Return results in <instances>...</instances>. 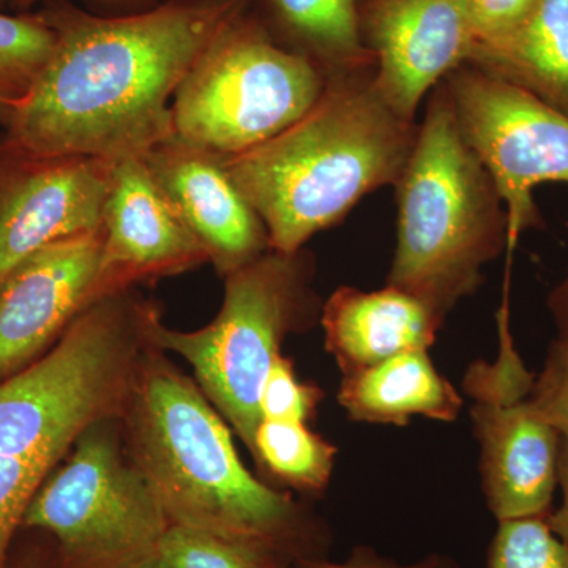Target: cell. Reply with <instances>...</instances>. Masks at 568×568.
<instances>
[{
	"label": "cell",
	"instance_id": "1",
	"mask_svg": "<svg viewBox=\"0 0 568 568\" xmlns=\"http://www.w3.org/2000/svg\"><path fill=\"white\" fill-rule=\"evenodd\" d=\"M245 6L166 0L138 13L100 14L71 0H44L39 11L58 43L0 149L115 163L171 140L175 91Z\"/></svg>",
	"mask_w": 568,
	"mask_h": 568
},
{
	"label": "cell",
	"instance_id": "2",
	"mask_svg": "<svg viewBox=\"0 0 568 568\" xmlns=\"http://www.w3.org/2000/svg\"><path fill=\"white\" fill-rule=\"evenodd\" d=\"M417 130L386 102L368 67L327 78L298 121L250 151L223 156V164L264 223L271 250L293 254L366 194L395 186Z\"/></svg>",
	"mask_w": 568,
	"mask_h": 568
},
{
	"label": "cell",
	"instance_id": "3",
	"mask_svg": "<svg viewBox=\"0 0 568 568\" xmlns=\"http://www.w3.org/2000/svg\"><path fill=\"white\" fill-rule=\"evenodd\" d=\"M132 417L136 467L171 525L265 545L287 558L304 551L301 507L248 473L192 381L162 361L145 366Z\"/></svg>",
	"mask_w": 568,
	"mask_h": 568
},
{
	"label": "cell",
	"instance_id": "4",
	"mask_svg": "<svg viewBox=\"0 0 568 568\" xmlns=\"http://www.w3.org/2000/svg\"><path fill=\"white\" fill-rule=\"evenodd\" d=\"M396 248L387 275L446 320L508 248L506 204L467 144L446 85L428 97L416 144L395 185Z\"/></svg>",
	"mask_w": 568,
	"mask_h": 568
},
{
	"label": "cell",
	"instance_id": "5",
	"mask_svg": "<svg viewBox=\"0 0 568 568\" xmlns=\"http://www.w3.org/2000/svg\"><path fill=\"white\" fill-rule=\"evenodd\" d=\"M224 278L222 310L201 331H171L149 306L142 308L141 331L193 366L207 399L253 454L265 377L284 338L313 317L321 320L323 305L312 290L313 261L304 250H268Z\"/></svg>",
	"mask_w": 568,
	"mask_h": 568
},
{
	"label": "cell",
	"instance_id": "6",
	"mask_svg": "<svg viewBox=\"0 0 568 568\" xmlns=\"http://www.w3.org/2000/svg\"><path fill=\"white\" fill-rule=\"evenodd\" d=\"M144 306L103 295L39 362L0 381V455H62L125 392Z\"/></svg>",
	"mask_w": 568,
	"mask_h": 568
},
{
	"label": "cell",
	"instance_id": "7",
	"mask_svg": "<svg viewBox=\"0 0 568 568\" xmlns=\"http://www.w3.org/2000/svg\"><path fill=\"white\" fill-rule=\"evenodd\" d=\"M325 82L312 62L278 47L245 6L175 91L174 138L220 156L239 155L298 121Z\"/></svg>",
	"mask_w": 568,
	"mask_h": 568
},
{
	"label": "cell",
	"instance_id": "8",
	"mask_svg": "<svg viewBox=\"0 0 568 568\" xmlns=\"http://www.w3.org/2000/svg\"><path fill=\"white\" fill-rule=\"evenodd\" d=\"M22 525L58 538L69 568H126L155 555L171 523L136 465L102 422L36 493Z\"/></svg>",
	"mask_w": 568,
	"mask_h": 568
},
{
	"label": "cell",
	"instance_id": "9",
	"mask_svg": "<svg viewBox=\"0 0 568 568\" xmlns=\"http://www.w3.org/2000/svg\"><path fill=\"white\" fill-rule=\"evenodd\" d=\"M499 355L467 369L465 392L480 447L481 488L497 523L548 517L558 488L562 436L530 405L536 375L526 368L510 332L508 306L497 313Z\"/></svg>",
	"mask_w": 568,
	"mask_h": 568
},
{
	"label": "cell",
	"instance_id": "10",
	"mask_svg": "<svg viewBox=\"0 0 568 568\" xmlns=\"http://www.w3.org/2000/svg\"><path fill=\"white\" fill-rule=\"evenodd\" d=\"M443 84L463 136L506 204L511 253L526 231L545 226L534 197L537 186L568 185V115L467 63L448 73Z\"/></svg>",
	"mask_w": 568,
	"mask_h": 568
},
{
	"label": "cell",
	"instance_id": "11",
	"mask_svg": "<svg viewBox=\"0 0 568 568\" xmlns=\"http://www.w3.org/2000/svg\"><path fill=\"white\" fill-rule=\"evenodd\" d=\"M114 163L0 149V286L44 246L103 227Z\"/></svg>",
	"mask_w": 568,
	"mask_h": 568
},
{
	"label": "cell",
	"instance_id": "12",
	"mask_svg": "<svg viewBox=\"0 0 568 568\" xmlns=\"http://www.w3.org/2000/svg\"><path fill=\"white\" fill-rule=\"evenodd\" d=\"M361 36L377 89L407 121L476 44L466 0H362Z\"/></svg>",
	"mask_w": 568,
	"mask_h": 568
},
{
	"label": "cell",
	"instance_id": "13",
	"mask_svg": "<svg viewBox=\"0 0 568 568\" xmlns=\"http://www.w3.org/2000/svg\"><path fill=\"white\" fill-rule=\"evenodd\" d=\"M209 261L181 213L153 178L144 156L112 168L103 207V244L95 301L121 293L130 283L179 274Z\"/></svg>",
	"mask_w": 568,
	"mask_h": 568
},
{
	"label": "cell",
	"instance_id": "14",
	"mask_svg": "<svg viewBox=\"0 0 568 568\" xmlns=\"http://www.w3.org/2000/svg\"><path fill=\"white\" fill-rule=\"evenodd\" d=\"M103 227L44 246L0 286V381L20 372L95 302Z\"/></svg>",
	"mask_w": 568,
	"mask_h": 568
},
{
	"label": "cell",
	"instance_id": "15",
	"mask_svg": "<svg viewBox=\"0 0 568 568\" xmlns=\"http://www.w3.org/2000/svg\"><path fill=\"white\" fill-rule=\"evenodd\" d=\"M142 156L220 275L271 250L264 223L227 174L223 156L174 136Z\"/></svg>",
	"mask_w": 568,
	"mask_h": 568
},
{
	"label": "cell",
	"instance_id": "16",
	"mask_svg": "<svg viewBox=\"0 0 568 568\" xmlns=\"http://www.w3.org/2000/svg\"><path fill=\"white\" fill-rule=\"evenodd\" d=\"M443 324L435 310L388 284L377 291L338 287L321 312L325 347L343 376L407 351L429 349Z\"/></svg>",
	"mask_w": 568,
	"mask_h": 568
},
{
	"label": "cell",
	"instance_id": "17",
	"mask_svg": "<svg viewBox=\"0 0 568 568\" xmlns=\"http://www.w3.org/2000/svg\"><path fill=\"white\" fill-rule=\"evenodd\" d=\"M428 351H407L343 376L339 406L365 424L406 426L413 417L457 420L462 395L437 372Z\"/></svg>",
	"mask_w": 568,
	"mask_h": 568
},
{
	"label": "cell",
	"instance_id": "18",
	"mask_svg": "<svg viewBox=\"0 0 568 568\" xmlns=\"http://www.w3.org/2000/svg\"><path fill=\"white\" fill-rule=\"evenodd\" d=\"M467 65L568 115V0H540L514 31L474 44Z\"/></svg>",
	"mask_w": 568,
	"mask_h": 568
},
{
	"label": "cell",
	"instance_id": "19",
	"mask_svg": "<svg viewBox=\"0 0 568 568\" xmlns=\"http://www.w3.org/2000/svg\"><path fill=\"white\" fill-rule=\"evenodd\" d=\"M246 10L283 50L325 77L375 67L361 36L362 0H245Z\"/></svg>",
	"mask_w": 568,
	"mask_h": 568
},
{
	"label": "cell",
	"instance_id": "20",
	"mask_svg": "<svg viewBox=\"0 0 568 568\" xmlns=\"http://www.w3.org/2000/svg\"><path fill=\"white\" fill-rule=\"evenodd\" d=\"M58 36L37 11L0 10V125L29 99L55 50Z\"/></svg>",
	"mask_w": 568,
	"mask_h": 568
},
{
	"label": "cell",
	"instance_id": "21",
	"mask_svg": "<svg viewBox=\"0 0 568 568\" xmlns=\"http://www.w3.org/2000/svg\"><path fill=\"white\" fill-rule=\"evenodd\" d=\"M253 455L291 487L321 493L334 473L336 448L306 424L263 420L254 436Z\"/></svg>",
	"mask_w": 568,
	"mask_h": 568
},
{
	"label": "cell",
	"instance_id": "22",
	"mask_svg": "<svg viewBox=\"0 0 568 568\" xmlns=\"http://www.w3.org/2000/svg\"><path fill=\"white\" fill-rule=\"evenodd\" d=\"M156 555L170 568H291L290 558L274 548L175 525L164 534Z\"/></svg>",
	"mask_w": 568,
	"mask_h": 568
},
{
	"label": "cell",
	"instance_id": "23",
	"mask_svg": "<svg viewBox=\"0 0 568 568\" xmlns=\"http://www.w3.org/2000/svg\"><path fill=\"white\" fill-rule=\"evenodd\" d=\"M485 568H568V547L548 517L499 521Z\"/></svg>",
	"mask_w": 568,
	"mask_h": 568
},
{
	"label": "cell",
	"instance_id": "24",
	"mask_svg": "<svg viewBox=\"0 0 568 568\" xmlns=\"http://www.w3.org/2000/svg\"><path fill=\"white\" fill-rule=\"evenodd\" d=\"M61 455L36 457L0 455V568H7L14 530L20 528L29 504Z\"/></svg>",
	"mask_w": 568,
	"mask_h": 568
},
{
	"label": "cell",
	"instance_id": "25",
	"mask_svg": "<svg viewBox=\"0 0 568 568\" xmlns=\"http://www.w3.org/2000/svg\"><path fill=\"white\" fill-rule=\"evenodd\" d=\"M323 390L298 381L290 358L280 355L265 377L261 392L263 420L298 422L306 424L316 414Z\"/></svg>",
	"mask_w": 568,
	"mask_h": 568
},
{
	"label": "cell",
	"instance_id": "26",
	"mask_svg": "<svg viewBox=\"0 0 568 568\" xmlns=\"http://www.w3.org/2000/svg\"><path fill=\"white\" fill-rule=\"evenodd\" d=\"M529 402L560 436L568 437V343L555 339L549 346L544 369L534 381Z\"/></svg>",
	"mask_w": 568,
	"mask_h": 568
},
{
	"label": "cell",
	"instance_id": "27",
	"mask_svg": "<svg viewBox=\"0 0 568 568\" xmlns=\"http://www.w3.org/2000/svg\"><path fill=\"white\" fill-rule=\"evenodd\" d=\"M540 0H466L476 44L499 39L518 28Z\"/></svg>",
	"mask_w": 568,
	"mask_h": 568
},
{
	"label": "cell",
	"instance_id": "28",
	"mask_svg": "<svg viewBox=\"0 0 568 568\" xmlns=\"http://www.w3.org/2000/svg\"><path fill=\"white\" fill-rule=\"evenodd\" d=\"M443 556L429 555L418 562L399 566L394 560L383 558L368 547H357L353 549L349 558L345 562H331V560L321 559H301L291 568H440Z\"/></svg>",
	"mask_w": 568,
	"mask_h": 568
},
{
	"label": "cell",
	"instance_id": "29",
	"mask_svg": "<svg viewBox=\"0 0 568 568\" xmlns=\"http://www.w3.org/2000/svg\"><path fill=\"white\" fill-rule=\"evenodd\" d=\"M43 3L44 0H11L10 7L21 13V11H31L37 3ZM91 11L100 14H130L153 9L166 0H84Z\"/></svg>",
	"mask_w": 568,
	"mask_h": 568
},
{
	"label": "cell",
	"instance_id": "30",
	"mask_svg": "<svg viewBox=\"0 0 568 568\" xmlns=\"http://www.w3.org/2000/svg\"><path fill=\"white\" fill-rule=\"evenodd\" d=\"M558 487L562 491V500L558 508H552L548 515V523L556 534L568 547V437H562L559 450Z\"/></svg>",
	"mask_w": 568,
	"mask_h": 568
},
{
	"label": "cell",
	"instance_id": "31",
	"mask_svg": "<svg viewBox=\"0 0 568 568\" xmlns=\"http://www.w3.org/2000/svg\"><path fill=\"white\" fill-rule=\"evenodd\" d=\"M568 234V223L566 226ZM547 306L558 331V342L568 343V271L562 282L552 287L547 298Z\"/></svg>",
	"mask_w": 568,
	"mask_h": 568
},
{
	"label": "cell",
	"instance_id": "32",
	"mask_svg": "<svg viewBox=\"0 0 568 568\" xmlns=\"http://www.w3.org/2000/svg\"><path fill=\"white\" fill-rule=\"evenodd\" d=\"M126 568H170L166 564L163 562V559L160 558L159 555L149 556V558L138 560V562L132 564V566Z\"/></svg>",
	"mask_w": 568,
	"mask_h": 568
},
{
	"label": "cell",
	"instance_id": "33",
	"mask_svg": "<svg viewBox=\"0 0 568 568\" xmlns=\"http://www.w3.org/2000/svg\"><path fill=\"white\" fill-rule=\"evenodd\" d=\"M440 568H462L458 566L457 560L446 558V556H443V562H440Z\"/></svg>",
	"mask_w": 568,
	"mask_h": 568
},
{
	"label": "cell",
	"instance_id": "34",
	"mask_svg": "<svg viewBox=\"0 0 568 568\" xmlns=\"http://www.w3.org/2000/svg\"><path fill=\"white\" fill-rule=\"evenodd\" d=\"M11 0H0V10L6 9V7H10Z\"/></svg>",
	"mask_w": 568,
	"mask_h": 568
}]
</instances>
